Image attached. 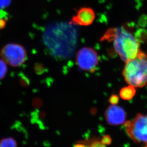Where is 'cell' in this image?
I'll return each mask as SVG.
<instances>
[{"instance_id":"9c48e42d","label":"cell","mask_w":147,"mask_h":147,"mask_svg":"<svg viewBox=\"0 0 147 147\" xmlns=\"http://www.w3.org/2000/svg\"><path fill=\"white\" fill-rule=\"evenodd\" d=\"M136 90L135 87L129 85L121 89L119 92V95L123 100H129L133 98L136 94Z\"/></svg>"},{"instance_id":"2e32d148","label":"cell","mask_w":147,"mask_h":147,"mask_svg":"<svg viewBox=\"0 0 147 147\" xmlns=\"http://www.w3.org/2000/svg\"><path fill=\"white\" fill-rule=\"evenodd\" d=\"M119 101V98L118 95L113 94L111 95L109 98V102L112 105H117Z\"/></svg>"},{"instance_id":"9a60e30c","label":"cell","mask_w":147,"mask_h":147,"mask_svg":"<svg viewBox=\"0 0 147 147\" xmlns=\"http://www.w3.org/2000/svg\"><path fill=\"white\" fill-rule=\"evenodd\" d=\"M11 0H0V9L8 7L11 3Z\"/></svg>"},{"instance_id":"7a4b0ae2","label":"cell","mask_w":147,"mask_h":147,"mask_svg":"<svg viewBox=\"0 0 147 147\" xmlns=\"http://www.w3.org/2000/svg\"><path fill=\"white\" fill-rule=\"evenodd\" d=\"M101 40L113 41L115 51L125 62L134 58L140 50L135 38L128 30L123 27L107 30Z\"/></svg>"},{"instance_id":"7c38bea8","label":"cell","mask_w":147,"mask_h":147,"mask_svg":"<svg viewBox=\"0 0 147 147\" xmlns=\"http://www.w3.org/2000/svg\"><path fill=\"white\" fill-rule=\"evenodd\" d=\"M6 63L3 60L0 59V80H3L7 74L8 68Z\"/></svg>"},{"instance_id":"8992f818","label":"cell","mask_w":147,"mask_h":147,"mask_svg":"<svg viewBox=\"0 0 147 147\" xmlns=\"http://www.w3.org/2000/svg\"><path fill=\"white\" fill-rule=\"evenodd\" d=\"M76 63L81 69L85 71H94L98 63L97 53L91 48L84 47L77 53Z\"/></svg>"},{"instance_id":"ba28073f","label":"cell","mask_w":147,"mask_h":147,"mask_svg":"<svg viewBox=\"0 0 147 147\" xmlns=\"http://www.w3.org/2000/svg\"><path fill=\"white\" fill-rule=\"evenodd\" d=\"M95 18V14L93 9L89 7H83L78 10L69 23L75 25L89 26L92 24Z\"/></svg>"},{"instance_id":"6da1fadb","label":"cell","mask_w":147,"mask_h":147,"mask_svg":"<svg viewBox=\"0 0 147 147\" xmlns=\"http://www.w3.org/2000/svg\"><path fill=\"white\" fill-rule=\"evenodd\" d=\"M72 24H51L45 30L43 42L50 54L56 58L71 57L76 45V30Z\"/></svg>"},{"instance_id":"5b68a950","label":"cell","mask_w":147,"mask_h":147,"mask_svg":"<svg viewBox=\"0 0 147 147\" xmlns=\"http://www.w3.org/2000/svg\"><path fill=\"white\" fill-rule=\"evenodd\" d=\"M3 60L13 67H18L24 63L27 59V52L21 45L8 43L3 46L1 51Z\"/></svg>"},{"instance_id":"30bf717a","label":"cell","mask_w":147,"mask_h":147,"mask_svg":"<svg viewBox=\"0 0 147 147\" xmlns=\"http://www.w3.org/2000/svg\"><path fill=\"white\" fill-rule=\"evenodd\" d=\"M17 146L16 140L13 138H5L0 140V147H16Z\"/></svg>"},{"instance_id":"e0dca14e","label":"cell","mask_w":147,"mask_h":147,"mask_svg":"<svg viewBox=\"0 0 147 147\" xmlns=\"http://www.w3.org/2000/svg\"><path fill=\"white\" fill-rule=\"evenodd\" d=\"M111 142L112 140L111 137L109 135H105L103 137L101 142L103 145H110L111 143Z\"/></svg>"},{"instance_id":"4fadbf2b","label":"cell","mask_w":147,"mask_h":147,"mask_svg":"<svg viewBox=\"0 0 147 147\" xmlns=\"http://www.w3.org/2000/svg\"><path fill=\"white\" fill-rule=\"evenodd\" d=\"M7 14L3 11H0V29L5 28L7 24Z\"/></svg>"},{"instance_id":"8fae6325","label":"cell","mask_w":147,"mask_h":147,"mask_svg":"<svg viewBox=\"0 0 147 147\" xmlns=\"http://www.w3.org/2000/svg\"><path fill=\"white\" fill-rule=\"evenodd\" d=\"M135 39L138 42H144L147 40V31L140 29L138 30L135 34Z\"/></svg>"},{"instance_id":"ac0fdd59","label":"cell","mask_w":147,"mask_h":147,"mask_svg":"<svg viewBox=\"0 0 147 147\" xmlns=\"http://www.w3.org/2000/svg\"><path fill=\"white\" fill-rule=\"evenodd\" d=\"M139 24L140 26H147V16L143 15L140 17V19L139 20Z\"/></svg>"},{"instance_id":"5bb4252c","label":"cell","mask_w":147,"mask_h":147,"mask_svg":"<svg viewBox=\"0 0 147 147\" xmlns=\"http://www.w3.org/2000/svg\"><path fill=\"white\" fill-rule=\"evenodd\" d=\"M34 69L36 74H42L45 72V67L41 63H37L35 65Z\"/></svg>"},{"instance_id":"52a82bcc","label":"cell","mask_w":147,"mask_h":147,"mask_svg":"<svg viewBox=\"0 0 147 147\" xmlns=\"http://www.w3.org/2000/svg\"><path fill=\"white\" fill-rule=\"evenodd\" d=\"M106 120L110 125L117 126L124 124L126 113L122 107L117 105H111L107 108L105 113Z\"/></svg>"},{"instance_id":"277c9868","label":"cell","mask_w":147,"mask_h":147,"mask_svg":"<svg viewBox=\"0 0 147 147\" xmlns=\"http://www.w3.org/2000/svg\"><path fill=\"white\" fill-rule=\"evenodd\" d=\"M124 124L127 133L134 142L147 146V114H138L132 121H126Z\"/></svg>"},{"instance_id":"3957f363","label":"cell","mask_w":147,"mask_h":147,"mask_svg":"<svg viewBox=\"0 0 147 147\" xmlns=\"http://www.w3.org/2000/svg\"><path fill=\"white\" fill-rule=\"evenodd\" d=\"M125 81L135 88L147 84V55L141 50L134 58L126 61L122 71Z\"/></svg>"}]
</instances>
